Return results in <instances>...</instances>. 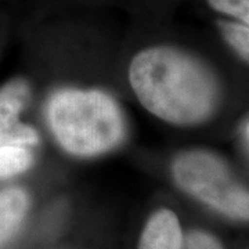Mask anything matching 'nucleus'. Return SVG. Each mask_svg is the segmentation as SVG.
Returning <instances> with one entry per match:
<instances>
[{
	"instance_id": "1",
	"label": "nucleus",
	"mask_w": 249,
	"mask_h": 249,
	"mask_svg": "<svg viewBox=\"0 0 249 249\" xmlns=\"http://www.w3.org/2000/svg\"><path fill=\"white\" fill-rule=\"evenodd\" d=\"M129 82L142 107L178 126L204 124L220 103V86L212 70L169 46L150 47L134 55Z\"/></svg>"
},
{
	"instance_id": "2",
	"label": "nucleus",
	"mask_w": 249,
	"mask_h": 249,
	"mask_svg": "<svg viewBox=\"0 0 249 249\" xmlns=\"http://www.w3.org/2000/svg\"><path fill=\"white\" fill-rule=\"evenodd\" d=\"M47 118L55 140L76 157L111 151L124 139L122 111L114 98L100 90L57 91L50 98Z\"/></svg>"
},
{
	"instance_id": "3",
	"label": "nucleus",
	"mask_w": 249,
	"mask_h": 249,
	"mask_svg": "<svg viewBox=\"0 0 249 249\" xmlns=\"http://www.w3.org/2000/svg\"><path fill=\"white\" fill-rule=\"evenodd\" d=\"M178 186L217 212L249 220V190L237 181L226 162L204 150L181 152L172 165Z\"/></svg>"
},
{
	"instance_id": "4",
	"label": "nucleus",
	"mask_w": 249,
	"mask_h": 249,
	"mask_svg": "<svg viewBox=\"0 0 249 249\" xmlns=\"http://www.w3.org/2000/svg\"><path fill=\"white\" fill-rule=\"evenodd\" d=\"M29 88L24 80H11L0 88V147H32L39 142L35 129L21 122Z\"/></svg>"
},
{
	"instance_id": "5",
	"label": "nucleus",
	"mask_w": 249,
	"mask_h": 249,
	"mask_svg": "<svg viewBox=\"0 0 249 249\" xmlns=\"http://www.w3.org/2000/svg\"><path fill=\"white\" fill-rule=\"evenodd\" d=\"M183 232L178 216L169 209H160L145 223L139 249H181Z\"/></svg>"
},
{
	"instance_id": "6",
	"label": "nucleus",
	"mask_w": 249,
	"mask_h": 249,
	"mask_svg": "<svg viewBox=\"0 0 249 249\" xmlns=\"http://www.w3.org/2000/svg\"><path fill=\"white\" fill-rule=\"evenodd\" d=\"M29 208L27 191L10 187L0 191V245L9 240L24 222Z\"/></svg>"
},
{
	"instance_id": "7",
	"label": "nucleus",
	"mask_w": 249,
	"mask_h": 249,
	"mask_svg": "<svg viewBox=\"0 0 249 249\" xmlns=\"http://www.w3.org/2000/svg\"><path fill=\"white\" fill-rule=\"evenodd\" d=\"M34 162L27 147H0V180L24 173Z\"/></svg>"
},
{
	"instance_id": "8",
	"label": "nucleus",
	"mask_w": 249,
	"mask_h": 249,
	"mask_svg": "<svg viewBox=\"0 0 249 249\" xmlns=\"http://www.w3.org/2000/svg\"><path fill=\"white\" fill-rule=\"evenodd\" d=\"M219 28L224 40L241 58L249 64V27L234 22H219Z\"/></svg>"
},
{
	"instance_id": "9",
	"label": "nucleus",
	"mask_w": 249,
	"mask_h": 249,
	"mask_svg": "<svg viewBox=\"0 0 249 249\" xmlns=\"http://www.w3.org/2000/svg\"><path fill=\"white\" fill-rule=\"evenodd\" d=\"M208 4L249 27V0H208Z\"/></svg>"
},
{
	"instance_id": "10",
	"label": "nucleus",
	"mask_w": 249,
	"mask_h": 249,
	"mask_svg": "<svg viewBox=\"0 0 249 249\" xmlns=\"http://www.w3.org/2000/svg\"><path fill=\"white\" fill-rule=\"evenodd\" d=\"M181 249H223V247L213 235L205 231L194 230L183 237Z\"/></svg>"
},
{
	"instance_id": "11",
	"label": "nucleus",
	"mask_w": 249,
	"mask_h": 249,
	"mask_svg": "<svg viewBox=\"0 0 249 249\" xmlns=\"http://www.w3.org/2000/svg\"><path fill=\"white\" fill-rule=\"evenodd\" d=\"M247 132H248V136H249V124H248V126H247Z\"/></svg>"
}]
</instances>
